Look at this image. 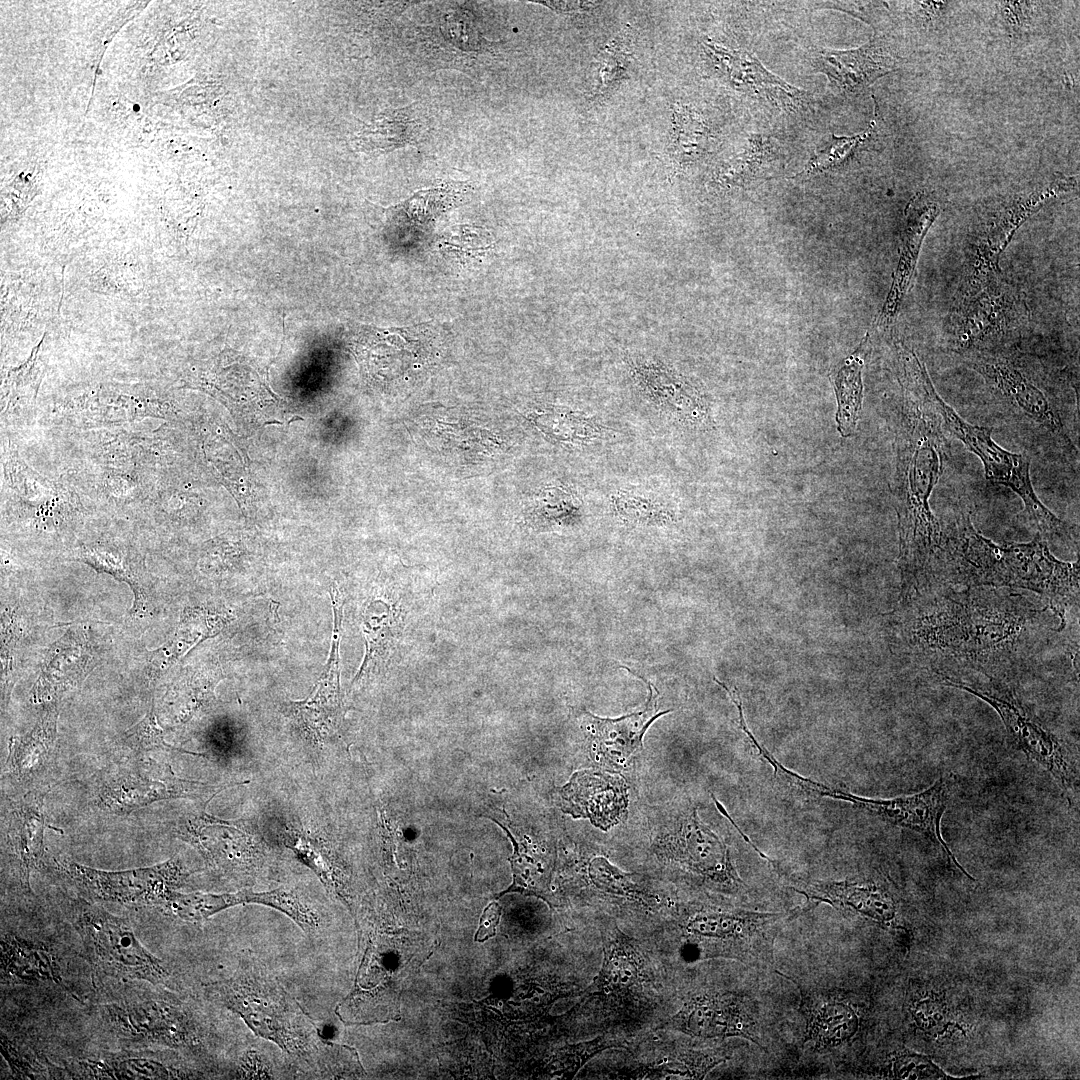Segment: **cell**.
<instances>
[{
	"label": "cell",
	"instance_id": "cell-32",
	"mask_svg": "<svg viewBox=\"0 0 1080 1080\" xmlns=\"http://www.w3.org/2000/svg\"><path fill=\"white\" fill-rule=\"evenodd\" d=\"M422 130V123L413 116L409 107H406L386 111L364 126L357 137V143L358 147L366 152L390 151L416 144Z\"/></svg>",
	"mask_w": 1080,
	"mask_h": 1080
},
{
	"label": "cell",
	"instance_id": "cell-30",
	"mask_svg": "<svg viewBox=\"0 0 1080 1080\" xmlns=\"http://www.w3.org/2000/svg\"><path fill=\"white\" fill-rule=\"evenodd\" d=\"M362 628L366 653L354 682L370 669L381 666L389 657L400 628L396 607L382 597L371 598L362 611Z\"/></svg>",
	"mask_w": 1080,
	"mask_h": 1080
},
{
	"label": "cell",
	"instance_id": "cell-4",
	"mask_svg": "<svg viewBox=\"0 0 1080 1080\" xmlns=\"http://www.w3.org/2000/svg\"><path fill=\"white\" fill-rule=\"evenodd\" d=\"M966 362L1015 420L1043 434L1060 451L1078 454L1060 400L1010 353L975 356Z\"/></svg>",
	"mask_w": 1080,
	"mask_h": 1080
},
{
	"label": "cell",
	"instance_id": "cell-24",
	"mask_svg": "<svg viewBox=\"0 0 1080 1080\" xmlns=\"http://www.w3.org/2000/svg\"><path fill=\"white\" fill-rule=\"evenodd\" d=\"M642 679L649 689V698L642 711L616 719L600 718L588 713L599 752L610 761L625 760L640 750L642 738L649 726L658 717L669 712L657 713V691L647 680Z\"/></svg>",
	"mask_w": 1080,
	"mask_h": 1080
},
{
	"label": "cell",
	"instance_id": "cell-18",
	"mask_svg": "<svg viewBox=\"0 0 1080 1080\" xmlns=\"http://www.w3.org/2000/svg\"><path fill=\"white\" fill-rule=\"evenodd\" d=\"M561 809L574 818H589L607 830L626 816V785L621 776L601 771L575 772L559 789Z\"/></svg>",
	"mask_w": 1080,
	"mask_h": 1080
},
{
	"label": "cell",
	"instance_id": "cell-5",
	"mask_svg": "<svg viewBox=\"0 0 1080 1080\" xmlns=\"http://www.w3.org/2000/svg\"><path fill=\"white\" fill-rule=\"evenodd\" d=\"M935 404L942 419L944 430L960 440L981 461L986 479L1009 488L1024 504V513L1030 526L1043 539H1070L1068 525L1059 519L1036 495L1030 477V458L1014 453L998 445L992 438L993 428L965 421L938 392Z\"/></svg>",
	"mask_w": 1080,
	"mask_h": 1080
},
{
	"label": "cell",
	"instance_id": "cell-3",
	"mask_svg": "<svg viewBox=\"0 0 1080 1080\" xmlns=\"http://www.w3.org/2000/svg\"><path fill=\"white\" fill-rule=\"evenodd\" d=\"M208 990L255 1034L277 1044L295 1062L327 1066V1043L271 976L253 967L241 968Z\"/></svg>",
	"mask_w": 1080,
	"mask_h": 1080
},
{
	"label": "cell",
	"instance_id": "cell-45",
	"mask_svg": "<svg viewBox=\"0 0 1080 1080\" xmlns=\"http://www.w3.org/2000/svg\"><path fill=\"white\" fill-rule=\"evenodd\" d=\"M872 129L873 125L861 134L851 136L832 135L824 146L814 153L804 170L798 175L818 174L841 167L866 142L872 133Z\"/></svg>",
	"mask_w": 1080,
	"mask_h": 1080
},
{
	"label": "cell",
	"instance_id": "cell-17",
	"mask_svg": "<svg viewBox=\"0 0 1080 1080\" xmlns=\"http://www.w3.org/2000/svg\"><path fill=\"white\" fill-rule=\"evenodd\" d=\"M812 66L824 74L838 92H860L880 77L897 69L900 57L879 39L854 49L817 48Z\"/></svg>",
	"mask_w": 1080,
	"mask_h": 1080
},
{
	"label": "cell",
	"instance_id": "cell-15",
	"mask_svg": "<svg viewBox=\"0 0 1080 1080\" xmlns=\"http://www.w3.org/2000/svg\"><path fill=\"white\" fill-rule=\"evenodd\" d=\"M947 685L965 690L988 703L1001 717L1014 745L1045 768L1065 790L1074 783V771L1059 740L1038 722L1009 693L984 691L945 678Z\"/></svg>",
	"mask_w": 1080,
	"mask_h": 1080
},
{
	"label": "cell",
	"instance_id": "cell-10",
	"mask_svg": "<svg viewBox=\"0 0 1080 1080\" xmlns=\"http://www.w3.org/2000/svg\"><path fill=\"white\" fill-rule=\"evenodd\" d=\"M1074 182L1056 179L1028 193L1001 201L982 216L972 237L971 253L958 298L975 294L999 276V259L1022 223L1046 201L1069 190Z\"/></svg>",
	"mask_w": 1080,
	"mask_h": 1080
},
{
	"label": "cell",
	"instance_id": "cell-47",
	"mask_svg": "<svg viewBox=\"0 0 1080 1080\" xmlns=\"http://www.w3.org/2000/svg\"><path fill=\"white\" fill-rule=\"evenodd\" d=\"M629 56L624 37L615 38L599 55V84L595 97L607 95L624 78L628 69Z\"/></svg>",
	"mask_w": 1080,
	"mask_h": 1080
},
{
	"label": "cell",
	"instance_id": "cell-28",
	"mask_svg": "<svg viewBox=\"0 0 1080 1080\" xmlns=\"http://www.w3.org/2000/svg\"><path fill=\"white\" fill-rule=\"evenodd\" d=\"M57 719L56 704H49L27 734L10 740L6 767L20 782L33 781L47 767L56 742Z\"/></svg>",
	"mask_w": 1080,
	"mask_h": 1080
},
{
	"label": "cell",
	"instance_id": "cell-34",
	"mask_svg": "<svg viewBox=\"0 0 1080 1080\" xmlns=\"http://www.w3.org/2000/svg\"><path fill=\"white\" fill-rule=\"evenodd\" d=\"M615 515L627 525L665 526L675 514L663 495L639 487L616 490L611 495Z\"/></svg>",
	"mask_w": 1080,
	"mask_h": 1080
},
{
	"label": "cell",
	"instance_id": "cell-9",
	"mask_svg": "<svg viewBox=\"0 0 1080 1080\" xmlns=\"http://www.w3.org/2000/svg\"><path fill=\"white\" fill-rule=\"evenodd\" d=\"M156 762H133L102 771L95 786L97 805L108 813L125 815L160 800L213 799L228 787L248 783L212 785L183 779L169 765Z\"/></svg>",
	"mask_w": 1080,
	"mask_h": 1080
},
{
	"label": "cell",
	"instance_id": "cell-19",
	"mask_svg": "<svg viewBox=\"0 0 1080 1080\" xmlns=\"http://www.w3.org/2000/svg\"><path fill=\"white\" fill-rule=\"evenodd\" d=\"M330 654L326 666L309 695L288 704V711L303 732L315 742H324L336 728L342 712L340 695L339 645L343 610L335 608Z\"/></svg>",
	"mask_w": 1080,
	"mask_h": 1080
},
{
	"label": "cell",
	"instance_id": "cell-27",
	"mask_svg": "<svg viewBox=\"0 0 1080 1080\" xmlns=\"http://www.w3.org/2000/svg\"><path fill=\"white\" fill-rule=\"evenodd\" d=\"M90 660L83 641L68 635L59 639L51 647L34 686L35 701L55 704L56 699L85 677Z\"/></svg>",
	"mask_w": 1080,
	"mask_h": 1080
},
{
	"label": "cell",
	"instance_id": "cell-42",
	"mask_svg": "<svg viewBox=\"0 0 1080 1080\" xmlns=\"http://www.w3.org/2000/svg\"><path fill=\"white\" fill-rule=\"evenodd\" d=\"M282 832L281 838L284 845L292 849L300 861L315 872L326 888H331L336 894H341L337 868L327 848L315 837L298 829L285 826Z\"/></svg>",
	"mask_w": 1080,
	"mask_h": 1080
},
{
	"label": "cell",
	"instance_id": "cell-14",
	"mask_svg": "<svg viewBox=\"0 0 1080 1080\" xmlns=\"http://www.w3.org/2000/svg\"><path fill=\"white\" fill-rule=\"evenodd\" d=\"M61 867L92 898L155 907L189 875L176 857L154 866L124 871L98 870L74 862H64Z\"/></svg>",
	"mask_w": 1080,
	"mask_h": 1080
},
{
	"label": "cell",
	"instance_id": "cell-8",
	"mask_svg": "<svg viewBox=\"0 0 1080 1080\" xmlns=\"http://www.w3.org/2000/svg\"><path fill=\"white\" fill-rule=\"evenodd\" d=\"M73 923L87 957L107 976L152 984L168 978L163 962L141 944L125 919L84 902L77 905Z\"/></svg>",
	"mask_w": 1080,
	"mask_h": 1080
},
{
	"label": "cell",
	"instance_id": "cell-52",
	"mask_svg": "<svg viewBox=\"0 0 1080 1080\" xmlns=\"http://www.w3.org/2000/svg\"><path fill=\"white\" fill-rule=\"evenodd\" d=\"M500 916V906L495 902L490 904L481 916L480 925L474 937L475 941L483 942L495 936Z\"/></svg>",
	"mask_w": 1080,
	"mask_h": 1080
},
{
	"label": "cell",
	"instance_id": "cell-48",
	"mask_svg": "<svg viewBox=\"0 0 1080 1080\" xmlns=\"http://www.w3.org/2000/svg\"><path fill=\"white\" fill-rule=\"evenodd\" d=\"M479 228H472L468 226H462L455 230L446 238L444 246L446 249L458 252L466 256H473L476 253H480L488 250L489 241L486 232L478 230Z\"/></svg>",
	"mask_w": 1080,
	"mask_h": 1080
},
{
	"label": "cell",
	"instance_id": "cell-6",
	"mask_svg": "<svg viewBox=\"0 0 1080 1080\" xmlns=\"http://www.w3.org/2000/svg\"><path fill=\"white\" fill-rule=\"evenodd\" d=\"M795 914L700 908L686 913L677 930L697 958L729 957L760 962L770 955L778 924Z\"/></svg>",
	"mask_w": 1080,
	"mask_h": 1080
},
{
	"label": "cell",
	"instance_id": "cell-43",
	"mask_svg": "<svg viewBox=\"0 0 1080 1080\" xmlns=\"http://www.w3.org/2000/svg\"><path fill=\"white\" fill-rule=\"evenodd\" d=\"M212 615L202 609H190L183 616L172 637L162 648L155 651L154 662H161L160 668L173 663L198 640L212 636L220 624H212Z\"/></svg>",
	"mask_w": 1080,
	"mask_h": 1080
},
{
	"label": "cell",
	"instance_id": "cell-41",
	"mask_svg": "<svg viewBox=\"0 0 1080 1080\" xmlns=\"http://www.w3.org/2000/svg\"><path fill=\"white\" fill-rule=\"evenodd\" d=\"M236 906L234 893H181L173 890L157 907L164 914L187 922H200Z\"/></svg>",
	"mask_w": 1080,
	"mask_h": 1080
},
{
	"label": "cell",
	"instance_id": "cell-25",
	"mask_svg": "<svg viewBox=\"0 0 1080 1080\" xmlns=\"http://www.w3.org/2000/svg\"><path fill=\"white\" fill-rule=\"evenodd\" d=\"M646 975L641 951L620 931L609 939L594 987L608 1000L625 1002L643 988Z\"/></svg>",
	"mask_w": 1080,
	"mask_h": 1080
},
{
	"label": "cell",
	"instance_id": "cell-55",
	"mask_svg": "<svg viewBox=\"0 0 1080 1080\" xmlns=\"http://www.w3.org/2000/svg\"><path fill=\"white\" fill-rule=\"evenodd\" d=\"M271 424L282 425L283 423L280 422V421H277V420H271V421H266L262 426L271 425Z\"/></svg>",
	"mask_w": 1080,
	"mask_h": 1080
},
{
	"label": "cell",
	"instance_id": "cell-31",
	"mask_svg": "<svg viewBox=\"0 0 1080 1080\" xmlns=\"http://www.w3.org/2000/svg\"><path fill=\"white\" fill-rule=\"evenodd\" d=\"M854 1010L836 996H824L808 1007L806 1040L816 1047H835L857 1031Z\"/></svg>",
	"mask_w": 1080,
	"mask_h": 1080
},
{
	"label": "cell",
	"instance_id": "cell-12",
	"mask_svg": "<svg viewBox=\"0 0 1080 1080\" xmlns=\"http://www.w3.org/2000/svg\"><path fill=\"white\" fill-rule=\"evenodd\" d=\"M206 805L177 823L178 837L194 846L210 866L253 875L261 867L265 851L251 824L243 819L214 817L204 811Z\"/></svg>",
	"mask_w": 1080,
	"mask_h": 1080
},
{
	"label": "cell",
	"instance_id": "cell-2",
	"mask_svg": "<svg viewBox=\"0 0 1080 1080\" xmlns=\"http://www.w3.org/2000/svg\"><path fill=\"white\" fill-rule=\"evenodd\" d=\"M938 567L956 583L1009 585L1041 593L1061 618L1065 606L1078 596V562L1058 560L1038 534L1027 543L997 545L975 529L967 511L959 510L941 527L934 570Z\"/></svg>",
	"mask_w": 1080,
	"mask_h": 1080
},
{
	"label": "cell",
	"instance_id": "cell-37",
	"mask_svg": "<svg viewBox=\"0 0 1080 1080\" xmlns=\"http://www.w3.org/2000/svg\"><path fill=\"white\" fill-rule=\"evenodd\" d=\"M236 897L238 905L260 904L284 913L310 937L317 936L323 926L320 912L293 889L278 887L263 892L245 889L236 892Z\"/></svg>",
	"mask_w": 1080,
	"mask_h": 1080
},
{
	"label": "cell",
	"instance_id": "cell-49",
	"mask_svg": "<svg viewBox=\"0 0 1080 1080\" xmlns=\"http://www.w3.org/2000/svg\"><path fill=\"white\" fill-rule=\"evenodd\" d=\"M893 1075L896 1078H940L941 1071L922 1057L917 1055H902L893 1064Z\"/></svg>",
	"mask_w": 1080,
	"mask_h": 1080
},
{
	"label": "cell",
	"instance_id": "cell-38",
	"mask_svg": "<svg viewBox=\"0 0 1080 1080\" xmlns=\"http://www.w3.org/2000/svg\"><path fill=\"white\" fill-rule=\"evenodd\" d=\"M2 975L27 983L55 979L53 963L44 949L10 935L2 940Z\"/></svg>",
	"mask_w": 1080,
	"mask_h": 1080
},
{
	"label": "cell",
	"instance_id": "cell-50",
	"mask_svg": "<svg viewBox=\"0 0 1080 1080\" xmlns=\"http://www.w3.org/2000/svg\"><path fill=\"white\" fill-rule=\"evenodd\" d=\"M236 1075L241 1079L275 1078L269 1060L254 1049L244 1052L237 1065Z\"/></svg>",
	"mask_w": 1080,
	"mask_h": 1080
},
{
	"label": "cell",
	"instance_id": "cell-22",
	"mask_svg": "<svg viewBox=\"0 0 1080 1080\" xmlns=\"http://www.w3.org/2000/svg\"><path fill=\"white\" fill-rule=\"evenodd\" d=\"M939 213L940 203L932 194L918 193L910 201L905 214L899 259L892 287L879 317L880 323L887 324L895 318L913 278L925 235Z\"/></svg>",
	"mask_w": 1080,
	"mask_h": 1080
},
{
	"label": "cell",
	"instance_id": "cell-26",
	"mask_svg": "<svg viewBox=\"0 0 1080 1080\" xmlns=\"http://www.w3.org/2000/svg\"><path fill=\"white\" fill-rule=\"evenodd\" d=\"M793 889L803 894L809 902H824L852 909L881 922H889L894 917L895 907L891 897L875 885L848 880L815 881Z\"/></svg>",
	"mask_w": 1080,
	"mask_h": 1080
},
{
	"label": "cell",
	"instance_id": "cell-23",
	"mask_svg": "<svg viewBox=\"0 0 1080 1080\" xmlns=\"http://www.w3.org/2000/svg\"><path fill=\"white\" fill-rule=\"evenodd\" d=\"M44 795L31 792L16 803L7 816L6 845L21 886L30 891V876L44 854Z\"/></svg>",
	"mask_w": 1080,
	"mask_h": 1080
},
{
	"label": "cell",
	"instance_id": "cell-39",
	"mask_svg": "<svg viewBox=\"0 0 1080 1080\" xmlns=\"http://www.w3.org/2000/svg\"><path fill=\"white\" fill-rule=\"evenodd\" d=\"M783 157L777 140L754 135L749 139L747 148L729 164L723 176L733 182L757 179L777 168Z\"/></svg>",
	"mask_w": 1080,
	"mask_h": 1080
},
{
	"label": "cell",
	"instance_id": "cell-44",
	"mask_svg": "<svg viewBox=\"0 0 1080 1080\" xmlns=\"http://www.w3.org/2000/svg\"><path fill=\"white\" fill-rule=\"evenodd\" d=\"M549 498H542L534 506L529 518L538 528H568L576 526L582 518V502L577 493L568 488L552 489Z\"/></svg>",
	"mask_w": 1080,
	"mask_h": 1080
},
{
	"label": "cell",
	"instance_id": "cell-33",
	"mask_svg": "<svg viewBox=\"0 0 1080 1080\" xmlns=\"http://www.w3.org/2000/svg\"><path fill=\"white\" fill-rule=\"evenodd\" d=\"M78 559L90 565L99 573H108L127 582L135 595L134 608L145 604L144 591L139 583L138 571L140 559L133 552L108 541H98L82 545L77 551Z\"/></svg>",
	"mask_w": 1080,
	"mask_h": 1080
},
{
	"label": "cell",
	"instance_id": "cell-7",
	"mask_svg": "<svg viewBox=\"0 0 1080 1080\" xmlns=\"http://www.w3.org/2000/svg\"><path fill=\"white\" fill-rule=\"evenodd\" d=\"M1020 301L1000 276L977 293L958 299L948 328L950 350L965 359L1009 353L1025 316Z\"/></svg>",
	"mask_w": 1080,
	"mask_h": 1080
},
{
	"label": "cell",
	"instance_id": "cell-40",
	"mask_svg": "<svg viewBox=\"0 0 1080 1080\" xmlns=\"http://www.w3.org/2000/svg\"><path fill=\"white\" fill-rule=\"evenodd\" d=\"M90 1078L97 1079H175L187 1074L165 1064L144 1057H117L110 1062L90 1061L84 1063Z\"/></svg>",
	"mask_w": 1080,
	"mask_h": 1080
},
{
	"label": "cell",
	"instance_id": "cell-51",
	"mask_svg": "<svg viewBox=\"0 0 1080 1080\" xmlns=\"http://www.w3.org/2000/svg\"><path fill=\"white\" fill-rule=\"evenodd\" d=\"M1029 2H1001V14L1012 32L1026 23L1030 9Z\"/></svg>",
	"mask_w": 1080,
	"mask_h": 1080
},
{
	"label": "cell",
	"instance_id": "cell-54",
	"mask_svg": "<svg viewBox=\"0 0 1080 1080\" xmlns=\"http://www.w3.org/2000/svg\"><path fill=\"white\" fill-rule=\"evenodd\" d=\"M296 420H301V421H303V420H304V418H303V417H300V416H293V417H292V418H291V419H290V420L288 421V423H287V427H288V426H289V425H290V424H291L292 422H294V421H296Z\"/></svg>",
	"mask_w": 1080,
	"mask_h": 1080
},
{
	"label": "cell",
	"instance_id": "cell-21",
	"mask_svg": "<svg viewBox=\"0 0 1080 1080\" xmlns=\"http://www.w3.org/2000/svg\"><path fill=\"white\" fill-rule=\"evenodd\" d=\"M707 46L710 58L737 89L784 109L794 110L806 102L807 95L803 91L772 74L752 54Z\"/></svg>",
	"mask_w": 1080,
	"mask_h": 1080
},
{
	"label": "cell",
	"instance_id": "cell-13",
	"mask_svg": "<svg viewBox=\"0 0 1080 1080\" xmlns=\"http://www.w3.org/2000/svg\"><path fill=\"white\" fill-rule=\"evenodd\" d=\"M103 1018L116 1036L134 1043L196 1050L202 1031L187 1010L162 1000L128 1001L103 1006Z\"/></svg>",
	"mask_w": 1080,
	"mask_h": 1080
},
{
	"label": "cell",
	"instance_id": "cell-36",
	"mask_svg": "<svg viewBox=\"0 0 1080 1080\" xmlns=\"http://www.w3.org/2000/svg\"><path fill=\"white\" fill-rule=\"evenodd\" d=\"M672 122L671 156L674 161L680 166L688 165L708 152L713 134L701 115L687 106L676 105Z\"/></svg>",
	"mask_w": 1080,
	"mask_h": 1080
},
{
	"label": "cell",
	"instance_id": "cell-46",
	"mask_svg": "<svg viewBox=\"0 0 1080 1080\" xmlns=\"http://www.w3.org/2000/svg\"><path fill=\"white\" fill-rule=\"evenodd\" d=\"M121 742L125 747L137 753L163 750L202 756V754L183 748H177L166 742L164 730L157 722L153 702L146 715L137 724L123 733Z\"/></svg>",
	"mask_w": 1080,
	"mask_h": 1080
},
{
	"label": "cell",
	"instance_id": "cell-29",
	"mask_svg": "<svg viewBox=\"0 0 1080 1080\" xmlns=\"http://www.w3.org/2000/svg\"><path fill=\"white\" fill-rule=\"evenodd\" d=\"M166 410L157 401L132 396L88 398L64 407L61 417L82 427L122 424L144 418H166Z\"/></svg>",
	"mask_w": 1080,
	"mask_h": 1080
},
{
	"label": "cell",
	"instance_id": "cell-53",
	"mask_svg": "<svg viewBox=\"0 0 1080 1080\" xmlns=\"http://www.w3.org/2000/svg\"><path fill=\"white\" fill-rule=\"evenodd\" d=\"M561 13L588 12L599 6L595 1H536Z\"/></svg>",
	"mask_w": 1080,
	"mask_h": 1080
},
{
	"label": "cell",
	"instance_id": "cell-11",
	"mask_svg": "<svg viewBox=\"0 0 1080 1080\" xmlns=\"http://www.w3.org/2000/svg\"><path fill=\"white\" fill-rule=\"evenodd\" d=\"M798 790L811 797H826L849 802L891 825L921 833L941 846L956 867L971 878L954 858L941 835L940 823L948 799V786L943 779H938L929 788L917 794L890 799L856 796L805 777L800 780Z\"/></svg>",
	"mask_w": 1080,
	"mask_h": 1080
},
{
	"label": "cell",
	"instance_id": "cell-20",
	"mask_svg": "<svg viewBox=\"0 0 1080 1080\" xmlns=\"http://www.w3.org/2000/svg\"><path fill=\"white\" fill-rule=\"evenodd\" d=\"M631 373L642 394L665 418L682 426H696L707 416L706 405L696 390L665 365L632 362Z\"/></svg>",
	"mask_w": 1080,
	"mask_h": 1080
},
{
	"label": "cell",
	"instance_id": "cell-1",
	"mask_svg": "<svg viewBox=\"0 0 1080 1080\" xmlns=\"http://www.w3.org/2000/svg\"><path fill=\"white\" fill-rule=\"evenodd\" d=\"M906 404L899 445L898 514L902 595L924 587L933 575L941 524L930 498L949 458L948 442L935 404L937 393L916 353L901 348Z\"/></svg>",
	"mask_w": 1080,
	"mask_h": 1080
},
{
	"label": "cell",
	"instance_id": "cell-35",
	"mask_svg": "<svg viewBox=\"0 0 1080 1080\" xmlns=\"http://www.w3.org/2000/svg\"><path fill=\"white\" fill-rule=\"evenodd\" d=\"M868 336L857 349L844 361L835 378L838 411L836 421L841 435L849 436L859 419L862 400V368Z\"/></svg>",
	"mask_w": 1080,
	"mask_h": 1080
},
{
	"label": "cell",
	"instance_id": "cell-16",
	"mask_svg": "<svg viewBox=\"0 0 1080 1080\" xmlns=\"http://www.w3.org/2000/svg\"><path fill=\"white\" fill-rule=\"evenodd\" d=\"M666 1026L698 1038L743 1037L758 1043L756 1020L749 1001L731 992L691 997Z\"/></svg>",
	"mask_w": 1080,
	"mask_h": 1080
}]
</instances>
